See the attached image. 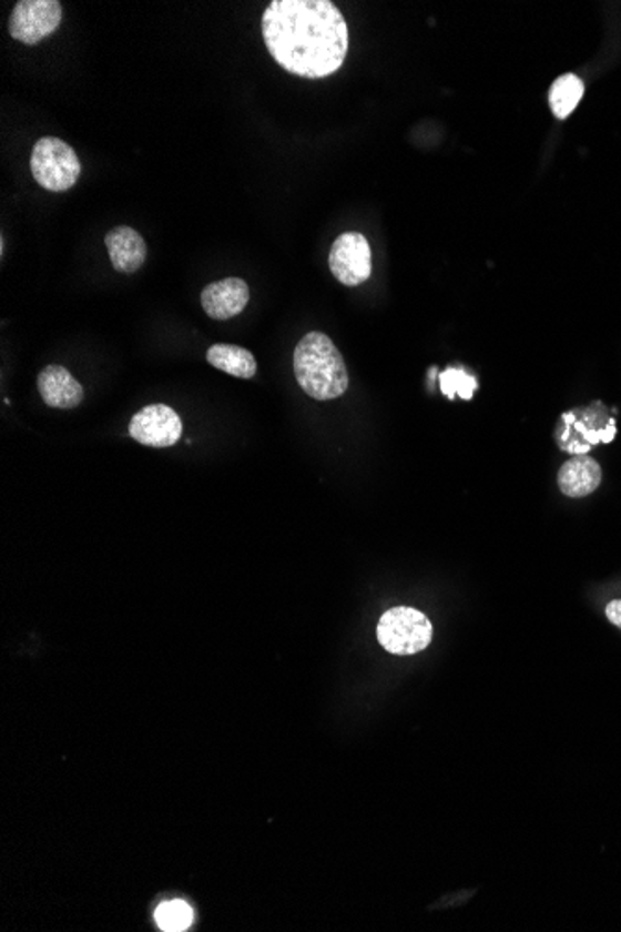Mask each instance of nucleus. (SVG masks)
Returning <instances> with one entry per match:
<instances>
[{
	"mask_svg": "<svg viewBox=\"0 0 621 932\" xmlns=\"http://www.w3.org/2000/svg\"><path fill=\"white\" fill-rule=\"evenodd\" d=\"M263 38L283 70L305 79L334 75L348 52V24L329 0H274Z\"/></svg>",
	"mask_w": 621,
	"mask_h": 932,
	"instance_id": "obj_1",
	"label": "nucleus"
},
{
	"mask_svg": "<svg viewBox=\"0 0 621 932\" xmlns=\"http://www.w3.org/2000/svg\"><path fill=\"white\" fill-rule=\"evenodd\" d=\"M294 376L310 398L332 401L348 389V371L339 348L323 332L304 335L294 348Z\"/></svg>",
	"mask_w": 621,
	"mask_h": 932,
	"instance_id": "obj_2",
	"label": "nucleus"
},
{
	"mask_svg": "<svg viewBox=\"0 0 621 932\" xmlns=\"http://www.w3.org/2000/svg\"><path fill=\"white\" fill-rule=\"evenodd\" d=\"M614 436V419L609 417L601 403L571 409L560 417L557 428L558 447L571 455H584L599 444H610Z\"/></svg>",
	"mask_w": 621,
	"mask_h": 932,
	"instance_id": "obj_3",
	"label": "nucleus"
},
{
	"mask_svg": "<svg viewBox=\"0 0 621 932\" xmlns=\"http://www.w3.org/2000/svg\"><path fill=\"white\" fill-rule=\"evenodd\" d=\"M378 642L393 656H415L431 642V621L414 607H393L378 621Z\"/></svg>",
	"mask_w": 621,
	"mask_h": 932,
	"instance_id": "obj_4",
	"label": "nucleus"
},
{
	"mask_svg": "<svg viewBox=\"0 0 621 932\" xmlns=\"http://www.w3.org/2000/svg\"><path fill=\"white\" fill-rule=\"evenodd\" d=\"M30 170L35 183L51 192H65L81 178V161L64 140L45 136L38 140L30 156Z\"/></svg>",
	"mask_w": 621,
	"mask_h": 932,
	"instance_id": "obj_5",
	"label": "nucleus"
},
{
	"mask_svg": "<svg viewBox=\"0 0 621 932\" xmlns=\"http://www.w3.org/2000/svg\"><path fill=\"white\" fill-rule=\"evenodd\" d=\"M62 23L58 0H21L10 16V34L24 45H35L57 32Z\"/></svg>",
	"mask_w": 621,
	"mask_h": 932,
	"instance_id": "obj_6",
	"label": "nucleus"
},
{
	"mask_svg": "<svg viewBox=\"0 0 621 932\" xmlns=\"http://www.w3.org/2000/svg\"><path fill=\"white\" fill-rule=\"evenodd\" d=\"M329 271L346 287H357L367 282L373 272L370 244L362 233H343L329 252Z\"/></svg>",
	"mask_w": 621,
	"mask_h": 932,
	"instance_id": "obj_7",
	"label": "nucleus"
},
{
	"mask_svg": "<svg viewBox=\"0 0 621 932\" xmlns=\"http://www.w3.org/2000/svg\"><path fill=\"white\" fill-rule=\"evenodd\" d=\"M129 434L139 444L164 449L177 444L183 436V421L166 404H151L131 419Z\"/></svg>",
	"mask_w": 621,
	"mask_h": 932,
	"instance_id": "obj_8",
	"label": "nucleus"
},
{
	"mask_svg": "<svg viewBox=\"0 0 621 932\" xmlns=\"http://www.w3.org/2000/svg\"><path fill=\"white\" fill-rule=\"evenodd\" d=\"M250 304V287L241 277H225L211 283L202 291V307L208 317L216 321L241 315Z\"/></svg>",
	"mask_w": 621,
	"mask_h": 932,
	"instance_id": "obj_9",
	"label": "nucleus"
},
{
	"mask_svg": "<svg viewBox=\"0 0 621 932\" xmlns=\"http://www.w3.org/2000/svg\"><path fill=\"white\" fill-rule=\"evenodd\" d=\"M38 392L47 406L73 409L84 401V389L62 365H47L38 376Z\"/></svg>",
	"mask_w": 621,
	"mask_h": 932,
	"instance_id": "obj_10",
	"label": "nucleus"
},
{
	"mask_svg": "<svg viewBox=\"0 0 621 932\" xmlns=\"http://www.w3.org/2000/svg\"><path fill=\"white\" fill-rule=\"evenodd\" d=\"M104 244L109 250L110 263L121 274H134L144 266L147 246L144 236L133 227L120 225L110 230L104 236Z\"/></svg>",
	"mask_w": 621,
	"mask_h": 932,
	"instance_id": "obj_11",
	"label": "nucleus"
},
{
	"mask_svg": "<svg viewBox=\"0 0 621 932\" xmlns=\"http://www.w3.org/2000/svg\"><path fill=\"white\" fill-rule=\"evenodd\" d=\"M603 472L592 456L576 455L558 469V488L566 497H587L599 488Z\"/></svg>",
	"mask_w": 621,
	"mask_h": 932,
	"instance_id": "obj_12",
	"label": "nucleus"
},
{
	"mask_svg": "<svg viewBox=\"0 0 621 932\" xmlns=\"http://www.w3.org/2000/svg\"><path fill=\"white\" fill-rule=\"evenodd\" d=\"M207 362L227 375L250 381L257 373L255 356L247 348L236 345H213L207 351Z\"/></svg>",
	"mask_w": 621,
	"mask_h": 932,
	"instance_id": "obj_13",
	"label": "nucleus"
},
{
	"mask_svg": "<svg viewBox=\"0 0 621 932\" xmlns=\"http://www.w3.org/2000/svg\"><path fill=\"white\" fill-rule=\"evenodd\" d=\"M582 95H584V82L579 77L573 73L558 77L549 90V104H551L554 118L566 120L577 109V104L581 103Z\"/></svg>",
	"mask_w": 621,
	"mask_h": 932,
	"instance_id": "obj_14",
	"label": "nucleus"
},
{
	"mask_svg": "<svg viewBox=\"0 0 621 932\" xmlns=\"http://www.w3.org/2000/svg\"><path fill=\"white\" fill-rule=\"evenodd\" d=\"M155 920L162 931L181 932L186 931L192 925L194 912H192L191 904L173 899V901L162 903L156 909Z\"/></svg>",
	"mask_w": 621,
	"mask_h": 932,
	"instance_id": "obj_15",
	"label": "nucleus"
},
{
	"mask_svg": "<svg viewBox=\"0 0 621 932\" xmlns=\"http://www.w3.org/2000/svg\"><path fill=\"white\" fill-rule=\"evenodd\" d=\"M439 384H441V392L447 397H460L464 401H471L478 387L475 376L467 375L466 371L461 367L447 368L444 375L439 376Z\"/></svg>",
	"mask_w": 621,
	"mask_h": 932,
	"instance_id": "obj_16",
	"label": "nucleus"
},
{
	"mask_svg": "<svg viewBox=\"0 0 621 932\" xmlns=\"http://www.w3.org/2000/svg\"><path fill=\"white\" fill-rule=\"evenodd\" d=\"M604 616H607V620H609L612 626L621 629V599L610 601V604L604 607Z\"/></svg>",
	"mask_w": 621,
	"mask_h": 932,
	"instance_id": "obj_17",
	"label": "nucleus"
}]
</instances>
